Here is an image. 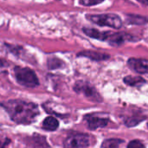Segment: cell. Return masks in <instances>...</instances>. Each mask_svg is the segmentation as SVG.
Returning a JSON list of instances; mask_svg holds the SVG:
<instances>
[{
  "label": "cell",
  "mask_w": 148,
  "mask_h": 148,
  "mask_svg": "<svg viewBox=\"0 0 148 148\" xmlns=\"http://www.w3.org/2000/svg\"><path fill=\"white\" fill-rule=\"evenodd\" d=\"M0 106L7 111L11 120L18 124H30L39 114L36 104L22 100H10Z\"/></svg>",
  "instance_id": "obj_1"
},
{
  "label": "cell",
  "mask_w": 148,
  "mask_h": 148,
  "mask_svg": "<svg viewBox=\"0 0 148 148\" xmlns=\"http://www.w3.org/2000/svg\"><path fill=\"white\" fill-rule=\"evenodd\" d=\"M82 31L86 36L90 38H94L101 42H107L111 46L120 47L124 44L126 42H137L138 37L132 36L129 33L126 32H118V31H101L94 28H83Z\"/></svg>",
  "instance_id": "obj_2"
},
{
  "label": "cell",
  "mask_w": 148,
  "mask_h": 148,
  "mask_svg": "<svg viewBox=\"0 0 148 148\" xmlns=\"http://www.w3.org/2000/svg\"><path fill=\"white\" fill-rule=\"evenodd\" d=\"M86 18L91 23L101 27L106 26L115 29H120L123 25L121 16L115 13L90 14V15H86Z\"/></svg>",
  "instance_id": "obj_3"
},
{
  "label": "cell",
  "mask_w": 148,
  "mask_h": 148,
  "mask_svg": "<svg viewBox=\"0 0 148 148\" xmlns=\"http://www.w3.org/2000/svg\"><path fill=\"white\" fill-rule=\"evenodd\" d=\"M14 75L16 82L22 86L35 88L39 85V81L36 73L29 68L16 67L14 69Z\"/></svg>",
  "instance_id": "obj_4"
},
{
  "label": "cell",
  "mask_w": 148,
  "mask_h": 148,
  "mask_svg": "<svg viewBox=\"0 0 148 148\" xmlns=\"http://www.w3.org/2000/svg\"><path fill=\"white\" fill-rule=\"evenodd\" d=\"M74 90L76 93L83 94L87 98H88L93 101L101 102L102 101L101 96L99 95L95 88L87 82H83V81L77 82L74 86Z\"/></svg>",
  "instance_id": "obj_5"
},
{
  "label": "cell",
  "mask_w": 148,
  "mask_h": 148,
  "mask_svg": "<svg viewBox=\"0 0 148 148\" xmlns=\"http://www.w3.org/2000/svg\"><path fill=\"white\" fill-rule=\"evenodd\" d=\"M64 148H87L90 146V138L85 134L69 135L64 141Z\"/></svg>",
  "instance_id": "obj_6"
},
{
  "label": "cell",
  "mask_w": 148,
  "mask_h": 148,
  "mask_svg": "<svg viewBox=\"0 0 148 148\" xmlns=\"http://www.w3.org/2000/svg\"><path fill=\"white\" fill-rule=\"evenodd\" d=\"M127 66L138 74H148V59L131 57L127 60Z\"/></svg>",
  "instance_id": "obj_7"
},
{
  "label": "cell",
  "mask_w": 148,
  "mask_h": 148,
  "mask_svg": "<svg viewBox=\"0 0 148 148\" xmlns=\"http://www.w3.org/2000/svg\"><path fill=\"white\" fill-rule=\"evenodd\" d=\"M88 123V127L90 130H96L108 126L109 122L108 118L101 117L97 114H88L84 118Z\"/></svg>",
  "instance_id": "obj_8"
},
{
  "label": "cell",
  "mask_w": 148,
  "mask_h": 148,
  "mask_svg": "<svg viewBox=\"0 0 148 148\" xmlns=\"http://www.w3.org/2000/svg\"><path fill=\"white\" fill-rule=\"evenodd\" d=\"M78 57H87L92 61L95 62H101V61H106L110 58L109 54L106 53H101V52H97L94 50H84L81 51L77 54Z\"/></svg>",
  "instance_id": "obj_9"
},
{
  "label": "cell",
  "mask_w": 148,
  "mask_h": 148,
  "mask_svg": "<svg viewBox=\"0 0 148 148\" xmlns=\"http://www.w3.org/2000/svg\"><path fill=\"white\" fill-rule=\"evenodd\" d=\"M126 20L128 24L133 25H145L148 23V17L141 15L128 13L126 14Z\"/></svg>",
  "instance_id": "obj_10"
},
{
  "label": "cell",
  "mask_w": 148,
  "mask_h": 148,
  "mask_svg": "<svg viewBox=\"0 0 148 148\" xmlns=\"http://www.w3.org/2000/svg\"><path fill=\"white\" fill-rule=\"evenodd\" d=\"M30 142L34 148H50L46 138L38 134H34L31 137Z\"/></svg>",
  "instance_id": "obj_11"
},
{
  "label": "cell",
  "mask_w": 148,
  "mask_h": 148,
  "mask_svg": "<svg viewBox=\"0 0 148 148\" xmlns=\"http://www.w3.org/2000/svg\"><path fill=\"white\" fill-rule=\"evenodd\" d=\"M124 82L131 87H140L147 82V81L141 76H133L127 75L124 78Z\"/></svg>",
  "instance_id": "obj_12"
},
{
  "label": "cell",
  "mask_w": 148,
  "mask_h": 148,
  "mask_svg": "<svg viewBox=\"0 0 148 148\" xmlns=\"http://www.w3.org/2000/svg\"><path fill=\"white\" fill-rule=\"evenodd\" d=\"M59 127V121L56 118L53 116H49L44 119L42 122V127L43 129L47 131H55Z\"/></svg>",
  "instance_id": "obj_13"
},
{
  "label": "cell",
  "mask_w": 148,
  "mask_h": 148,
  "mask_svg": "<svg viewBox=\"0 0 148 148\" xmlns=\"http://www.w3.org/2000/svg\"><path fill=\"white\" fill-rule=\"evenodd\" d=\"M123 142L124 140L121 139H108L102 142L101 148H119Z\"/></svg>",
  "instance_id": "obj_14"
},
{
  "label": "cell",
  "mask_w": 148,
  "mask_h": 148,
  "mask_svg": "<svg viewBox=\"0 0 148 148\" xmlns=\"http://www.w3.org/2000/svg\"><path fill=\"white\" fill-rule=\"evenodd\" d=\"M63 65V62L57 57H51L48 60V67L49 69H55L61 68Z\"/></svg>",
  "instance_id": "obj_15"
},
{
  "label": "cell",
  "mask_w": 148,
  "mask_h": 148,
  "mask_svg": "<svg viewBox=\"0 0 148 148\" xmlns=\"http://www.w3.org/2000/svg\"><path fill=\"white\" fill-rule=\"evenodd\" d=\"M145 119V117H132V118H129L127 119L126 121H125V125L128 127H135L137 125H139L141 121H143V120Z\"/></svg>",
  "instance_id": "obj_16"
},
{
  "label": "cell",
  "mask_w": 148,
  "mask_h": 148,
  "mask_svg": "<svg viewBox=\"0 0 148 148\" xmlns=\"http://www.w3.org/2000/svg\"><path fill=\"white\" fill-rule=\"evenodd\" d=\"M105 0H79L80 4L83 5V6H95L97 4H100L101 3H103Z\"/></svg>",
  "instance_id": "obj_17"
},
{
  "label": "cell",
  "mask_w": 148,
  "mask_h": 148,
  "mask_svg": "<svg viewBox=\"0 0 148 148\" xmlns=\"http://www.w3.org/2000/svg\"><path fill=\"white\" fill-rule=\"evenodd\" d=\"M127 148H145V145L139 140H134L128 143Z\"/></svg>",
  "instance_id": "obj_18"
},
{
  "label": "cell",
  "mask_w": 148,
  "mask_h": 148,
  "mask_svg": "<svg viewBox=\"0 0 148 148\" xmlns=\"http://www.w3.org/2000/svg\"><path fill=\"white\" fill-rule=\"evenodd\" d=\"M10 140L9 139H5L3 140H0V148H6V147L10 144Z\"/></svg>",
  "instance_id": "obj_19"
},
{
  "label": "cell",
  "mask_w": 148,
  "mask_h": 148,
  "mask_svg": "<svg viewBox=\"0 0 148 148\" xmlns=\"http://www.w3.org/2000/svg\"><path fill=\"white\" fill-rule=\"evenodd\" d=\"M6 65H7V62H6L4 60L0 59V67H4V66H6Z\"/></svg>",
  "instance_id": "obj_20"
},
{
  "label": "cell",
  "mask_w": 148,
  "mask_h": 148,
  "mask_svg": "<svg viewBox=\"0 0 148 148\" xmlns=\"http://www.w3.org/2000/svg\"><path fill=\"white\" fill-rule=\"evenodd\" d=\"M136 1H138L139 3H140L144 5H148V0H136Z\"/></svg>",
  "instance_id": "obj_21"
},
{
  "label": "cell",
  "mask_w": 148,
  "mask_h": 148,
  "mask_svg": "<svg viewBox=\"0 0 148 148\" xmlns=\"http://www.w3.org/2000/svg\"><path fill=\"white\" fill-rule=\"evenodd\" d=\"M147 127H148V122H147Z\"/></svg>",
  "instance_id": "obj_22"
}]
</instances>
